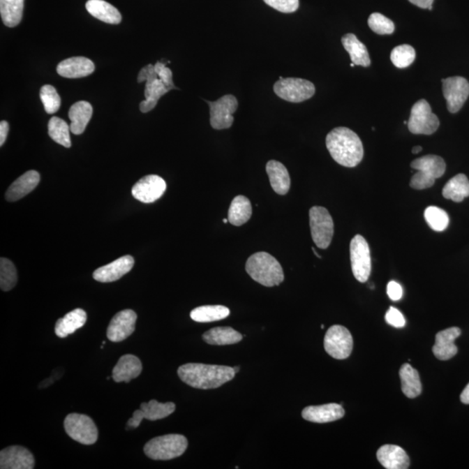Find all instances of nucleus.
<instances>
[{
  "instance_id": "obj_54",
  "label": "nucleus",
  "mask_w": 469,
  "mask_h": 469,
  "mask_svg": "<svg viewBox=\"0 0 469 469\" xmlns=\"http://www.w3.org/2000/svg\"><path fill=\"white\" fill-rule=\"evenodd\" d=\"M321 328L323 329H325V325H322Z\"/></svg>"
},
{
  "instance_id": "obj_6",
  "label": "nucleus",
  "mask_w": 469,
  "mask_h": 469,
  "mask_svg": "<svg viewBox=\"0 0 469 469\" xmlns=\"http://www.w3.org/2000/svg\"><path fill=\"white\" fill-rule=\"evenodd\" d=\"M144 81H147L144 89L145 99L140 103V108L142 112L147 113L152 111L158 105L159 98L172 91V89L159 77L154 66L152 65L144 67L138 74V83Z\"/></svg>"
},
{
  "instance_id": "obj_25",
  "label": "nucleus",
  "mask_w": 469,
  "mask_h": 469,
  "mask_svg": "<svg viewBox=\"0 0 469 469\" xmlns=\"http://www.w3.org/2000/svg\"><path fill=\"white\" fill-rule=\"evenodd\" d=\"M40 181V175L36 170H29L10 184L6 193V198L9 202H16L31 193Z\"/></svg>"
},
{
  "instance_id": "obj_8",
  "label": "nucleus",
  "mask_w": 469,
  "mask_h": 469,
  "mask_svg": "<svg viewBox=\"0 0 469 469\" xmlns=\"http://www.w3.org/2000/svg\"><path fill=\"white\" fill-rule=\"evenodd\" d=\"M310 225L313 241L320 248H327L334 236V222L328 209L314 206L310 209Z\"/></svg>"
},
{
  "instance_id": "obj_9",
  "label": "nucleus",
  "mask_w": 469,
  "mask_h": 469,
  "mask_svg": "<svg viewBox=\"0 0 469 469\" xmlns=\"http://www.w3.org/2000/svg\"><path fill=\"white\" fill-rule=\"evenodd\" d=\"M64 426L70 438L84 445H92L98 440L97 426L88 415L70 414L66 417Z\"/></svg>"
},
{
  "instance_id": "obj_34",
  "label": "nucleus",
  "mask_w": 469,
  "mask_h": 469,
  "mask_svg": "<svg viewBox=\"0 0 469 469\" xmlns=\"http://www.w3.org/2000/svg\"><path fill=\"white\" fill-rule=\"evenodd\" d=\"M443 197L461 202L469 197V181L464 174H458L446 184L442 190Z\"/></svg>"
},
{
  "instance_id": "obj_19",
  "label": "nucleus",
  "mask_w": 469,
  "mask_h": 469,
  "mask_svg": "<svg viewBox=\"0 0 469 469\" xmlns=\"http://www.w3.org/2000/svg\"><path fill=\"white\" fill-rule=\"evenodd\" d=\"M135 260L131 255L117 259L103 267L96 269L94 273V278L100 283H112L126 275L133 268Z\"/></svg>"
},
{
  "instance_id": "obj_28",
  "label": "nucleus",
  "mask_w": 469,
  "mask_h": 469,
  "mask_svg": "<svg viewBox=\"0 0 469 469\" xmlns=\"http://www.w3.org/2000/svg\"><path fill=\"white\" fill-rule=\"evenodd\" d=\"M92 112H94V109H92L90 103L87 101L75 103L69 111L70 131L75 135L83 133L87 124L90 122Z\"/></svg>"
},
{
  "instance_id": "obj_40",
  "label": "nucleus",
  "mask_w": 469,
  "mask_h": 469,
  "mask_svg": "<svg viewBox=\"0 0 469 469\" xmlns=\"http://www.w3.org/2000/svg\"><path fill=\"white\" fill-rule=\"evenodd\" d=\"M17 282V269L9 259H0V287L3 291H9L15 287Z\"/></svg>"
},
{
  "instance_id": "obj_11",
  "label": "nucleus",
  "mask_w": 469,
  "mask_h": 469,
  "mask_svg": "<svg viewBox=\"0 0 469 469\" xmlns=\"http://www.w3.org/2000/svg\"><path fill=\"white\" fill-rule=\"evenodd\" d=\"M350 261L355 279L360 283L367 282L371 273V250L361 234H357L350 241Z\"/></svg>"
},
{
  "instance_id": "obj_15",
  "label": "nucleus",
  "mask_w": 469,
  "mask_h": 469,
  "mask_svg": "<svg viewBox=\"0 0 469 469\" xmlns=\"http://www.w3.org/2000/svg\"><path fill=\"white\" fill-rule=\"evenodd\" d=\"M175 410L176 405L173 403H162L156 400L143 403L140 405V410H135L133 417L127 422V429L140 427L143 419H147L149 421L161 420L174 413Z\"/></svg>"
},
{
  "instance_id": "obj_18",
  "label": "nucleus",
  "mask_w": 469,
  "mask_h": 469,
  "mask_svg": "<svg viewBox=\"0 0 469 469\" xmlns=\"http://www.w3.org/2000/svg\"><path fill=\"white\" fill-rule=\"evenodd\" d=\"M34 466V454L26 447L10 446L0 452L1 469H33Z\"/></svg>"
},
{
  "instance_id": "obj_22",
  "label": "nucleus",
  "mask_w": 469,
  "mask_h": 469,
  "mask_svg": "<svg viewBox=\"0 0 469 469\" xmlns=\"http://www.w3.org/2000/svg\"><path fill=\"white\" fill-rule=\"evenodd\" d=\"M95 70L91 60L84 57H74L63 60L57 68L60 76L67 78H80L91 75Z\"/></svg>"
},
{
  "instance_id": "obj_30",
  "label": "nucleus",
  "mask_w": 469,
  "mask_h": 469,
  "mask_svg": "<svg viewBox=\"0 0 469 469\" xmlns=\"http://www.w3.org/2000/svg\"><path fill=\"white\" fill-rule=\"evenodd\" d=\"M342 43L344 49L349 52L352 63L355 66H361L368 67L371 66V61L367 47L359 40L357 36L353 34H348L342 38Z\"/></svg>"
},
{
  "instance_id": "obj_29",
  "label": "nucleus",
  "mask_w": 469,
  "mask_h": 469,
  "mask_svg": "<svg viewBox=\"0 0 469 469\" xmlns=\"http://www.w3.org/2000/svg\"><path fill=\"white\" fill-rule=\"evenodd\" d=\"M85 7L91 15L103 22L117 24L122 20L119 10L104 0H89Z\"/></svg>"
},
{
  "instance_id": "obj_48",
  "label": "nucleus",
  "mask_w": 469,
  "mask_h": 469,
  "mask_svg": "<svg viewBox=\"0 0 469 469\" xmlns=\"http://www.w3.org/2000/svg\"><path fill=\"white\" fill-rule=\"evenodd\" d=\"M408 1L420 8L432 10L433 0H408Z\"/></svg>"
},
{
  "instance_id": "obj_39",
  "label": "nucleus",
  "mask_w": 469,
  "mask_h": 469,
  "mask_svg": "<svg viewBox=\"0 0 469 469\" xmlns=\"http://www.w3.org/2000/svg\"><path fill=\"white\" fill-rule=\"evenodd\" d=\"M417 57L415 50L410 45L396 46L391 52L390 59L397 68H407L413 64Z\"/></svg>"
},
{
  "instance_id": "obj_33",
  "label": "nucleus",
  "mask_w": 469,
  "mask_h": 469,
  "mask_svg": "<svg viewBox=\"0 0 469 469\" xmlns=\"http://www.w3.org/2000/svg\"><path fill=\"white\" fill-rule=\"evenodd\" d=\"M252 216V205L250 199L244 195H237L230 204L228 220L234 226H241L246 223Z\"/></svg>"
},
{
  "instance_id": "obj_31",
  "label": "nucleus",
  "mask_w": 469,
  "mask_h": 469,
  "mask_svg": "<svg viewBox=\"0 0 469 469\" xmlns=\"http://www.w3.org/2000/svg\"><path fill=\"white\" fill-rule=\"evenodd\" d=\"M202 339L211 345H232L241 342L243 336L232 327H216L205 332Z\"/></svg>"
},
{
  "instance_id": "obj_36",
  "label": "nucleus",
  "mask_w": 469,
  "mask_h": 469,
  "mask_svg": "<svg viewBox=\"0 0 469 469\" xmlns=\"http://www.w3.org/2000/svg\"><path fill=\"white\" fill-rule=\"evenodd\" d=\"M230 310L223 305H205L194 308L191 318L198 322H212L228 318Z\"/></svg>"
},
{
  "instance_id": "obj_43",
  "label": "nucleus",
  "mask_w": 469,
  "mask_h": 469,
  "mask_svg": "<svg viewBox=\"0 0 469 469\" xmlns=\"http://www.w3.org/2000/svg\"><path fill=\"white\" fill-rule=\"evenodd\" d=\"M268 6L283 13H295L299 7V0H264Z\"/></svg>"
},
{
  "instance_id": "obj_46",
  "label": "nucleus",
  "mask_w": 469,
  "mask_h": 469,
  "mask_svg": "<svg viewBox=\"0 0 469 469\" xmlns=\"http://www.w3.org/2000/svg\"><path fill=\"white\" fill-rule=\"evenodd\" d=\"M387 293H388V296L391 300H400L403 295V288H401L399 283L394 282V281H391L388 283V286H387Z\"/></svg>"
},
{
  "instance_id": "obj_51",
  "label": "nucleus",
  "mask_w": 469,
  "mask_h": 469,
  "mask_svg": "<svg viewBox=\"0 0 469 469\" xmlns=\"http://www.w3.org/2000/svg\"><path fill=\"white\" fill-rule=\"evenodd\" d=\"M312 251H313V252H314V253H315V255H316V257H318V258H321V255H320L318 253V252L315 251V248H312Z\"/></svg>"
},
{
  "instance_id": "obj_37",
  "label": "nucleus",
  "mask_w": 469,
  "mask_h": 469,
  "mask_svg": "<svg viewBox=\"0 0 469 469\" xmlns=\"http://www.w3.org/2000/svg\"><path fill=\"white\" fill-rule=\"evenodd\" d=\"M70 128L65 120L58 117H52L48 123V133L52 140L57 144L63 145L64 147H72L70 137Z\"/></svg>"
},
{
  "instance_id": "obj_12",
  "label": "nucleus",
  "mask_w": 469,
  "mask_h": 469,
  "mask_svg": "<svg viewBox=\"0 0 469 469\" xmlns=\"http://www.w3.org/2000/svg\"><path fill=\"white\" fill-rule=\"evenodd\" d=\"M325 349L330 357L337 360H344L353 350V337L345 327H330L325 337Z\"/></svg>"
},
{
  "instance_id": "obj_26",
  "label": "nucleus",
  "mask_w": 469,
  "mask_h": 469,
  "mask_svg": "<svg viewBox=\"0 0 469 469\" xmlns=\"http://www.w3.org/2000/svg\"><path fill=\"white\" fill-rule=\"evenodd\" d=\"M269 182L274 191L278 195H286L290 189L289 172L282 163L271 160L266 165Z\"/></svg>"
},
{
  "instance_id": "obj_21",
  "label": "nucleus",
  "mask_w": 469,
  "mask_h": 469,
  "mask_svg": "<svg viewBox=\"0 0 469 469\" xmlns=\"http://www.w3.org/2000/svg\"><path fill=\"white\" fill-rule=\"evenodd\" d=\"M461 329L457 327L442 330L436 334V344L433 346V353L440 361H447L457 354L458 348L454 344L461 336Z\"/></svg>"
},
{
  "instance_id": "obj_23",
  "label": "nucleus",
  "mask_w": 469,
  "mask_h": 469,
  "mask_svg": "<svg viewBox=\"0 0 469 469\" xmlns=\"http://www.w3.org/2000/svg\"><path fill=\"white\" fill-rule=\"evenodd\" d=\"M379 463L387 469H407L410 460L404 449L396 445H383L376 453Z\"/></svg>"
},
{
  "instance_id": "obj_10",
  "label": "nucleus",
  "mask_w": 469,
  "mask_h": 469,
  "mask_svg": "<svg viewBox=\"0 0 469 469\" xmlns=\"http://www.w3.org/2000/svg\"><path fill=\"white\" fill-rule=\"evenodd\" d=\"M439 126V119L432 112L431 106L428 101L421 99L415 103L411 109L410 120L408 122L410 133L417 135H431L438 130Z\"/></svg>"
},
{
  "instance_id": "obj_45",
  "label": "nucleus",
  "mask_w": 469,
  "mask_h": 469,
  "mask_svg": "<svg viewBox=\"0 0 469 469\" xmlns=\"http://www.w3.org/2000/svg\"><path fill=\"white\" fill-rule=\"evenodd\" d=\"M385 319L386 322L389 325L394 327V328H403L405 326V323H406L403 315L397 308L394 307L389 308L385 315Z\"/></svg>"
},
{
  "instance_id": "obj_27",
  "label": "nucleus",
  "mask_w": 469,
  "mask_h": 469,
  "mask_svg": "<svg viewBox=\"0 0 469 469\" xmlns=\"http://www.w3.org/2000/svg\"><path fill=\"white\" fill-rule=\"evenodd\" d=\"M87 321V314L82 308H76L68 313L56 322L55 334L60 338H66L77 329L82 328Z\"/></svg>"
},
{
  "instance_id": "obj_49",
  "label": "nucleus",
  "mask_w": 469,
  "mask_h": 469,
  "mask_svg": "<svg viewBox=\"0 0 469 469\" xmlns=\"http://www.w3.org/2000/svg\"><path fill=\"white\" fill-rule=\"evenodd\" d=\"M461 401L464 404H469V383L461 394Z\"/></svg>"
},
{
  "instance_id": "obj_7",
  "label": "nucleus",
  "mask_w": 469,
  "mask_h": 469,
  "mask_svg": "<svg viewBox=\"0 0 469 469\" xmlns=\"http://www.w3.org/2000/svg\"><path fill=\"white\" fill-rule=\"evenodd\" d=\"M274 91L279 98L290 103H301L314 96L315 87L311 81L297 77H279L274 84Z\"/></svg>"
},
{
  "instance_id": "obj_32",
  "label": "nucleus",
  "mask_w": 469,
  "mask_h": 469,
  "mask_svg": "<svg viewBox=\"0 0 469 469\" xmlns=\"http://www.w3.org/2000/svg\"><path fill=\"white\" fill-rule=\"evenodd\" d=\"M400 378L401 390L405 396L411 399L420 396L422 386L420 375L417 369L412 367L410 364H403L400 369Z\"/></svg>"
},
{
  "instance_id": "obj_20",
  "label": "nucleus",
  "mask_w": 469,
  "mask_h": 469,
  "mask_svg": "<svg viewBox=\"0 0 469 469\" xmlns=\"http://www.w3.org/2000/svg\"><path fill=\"white\" fill-rule=\"evenodd\" d=\"M345 415V410L342 405L329 403L320 406H310L305 408L302 412V417L304 420L315 422V424H327L342 419Z\"/></svg>"
},
{
  "instance_id": "obj_2",
  "label": "nucleus",
  "mask_w": 469,
  "mask_h": 469,
  "mask_svg": "<svg viewBox=\"0 0 469 469\" xmlns=\"http://www.w3.org/2000/svg\"><path fill=\"white\" fill-rule=\"evenodd\" d=\"M177 374L184 383L193 388L211 389L232 381L236 372L227 366L187 364L180 366Z\"/></svg>"
},
{
  "instance_id": "obj_17",
  "label": "nucleus",
  "mask_w": 469,
  "mask_h": 469,
  "mask_svg": "<svg viewBox=\"0 0 469 469\" xmlns=\"http://www.w3.org/2000/svg\"><path fill=\"white\" fill-rule=\"evenodd\" d=\"M137 318L136 312L131 310L117 313L108 326V339L113 343H119L127 339L136 329Z\"/></svg>"
},
{
  "instance_id": "obj_3",
  "label": "nucleus",
  "mask_w": 469,
  "mask_h": 469,
  "mask_svg": "<svg viewBox=\"0 0 469 469\" xmlns=\"http://www.w3.org/2000/svg\"><path fill=\"white\" fill-rule=\"evenodd\" d=\"M245 269L252 279L265 287L277 286L284 281L282 266L267 252H258L251 255Z\"/></svg>"
},
{
  "instance_id": "obj_24",
  "label": "nucleus",
  "mask_w": 469,
  "mask_h": 469,
  "mask_svg": "<svg viewBox=\"0 0 469 469\" xmlns=\"http://www.w3.org/2000/svg\"><path fill=\"white\" fill-rule=\"evenodd\" d=\"M143 371L140 359L133 355H124L112 371V378L116 382H130L138 378Z\"/></svg>"
},
{
  "instance_id": "obj_41",
  "label": "nucleus",
  "mask_w": 469,
  "mask_h": 469,
  "mask_svg": "<svg viewBox=\"0 0 469 469\" xmlns=\"http://www.w3.org/2000/svg\"><path fill=\"white\" fill-rule=\"evenodd\" d=\"M40 99L45 112L48 114H54L59 111L60 105H61V98H60L58 91L52 85L46 84L41 88Z\"/></svg>"
},
{
  "instance_id": "obj_44",
  "label": "nucleus",
  "mask_w": 469,
  "mask_h": 469,
  "mask_svg": "<svg viewBox=\"0 0 469 469\" xmlns=\"http://www.w3.org/2000/svg\"><path fill=\"white\" fill-rule=\"evenodd\" d=\"M155 70L156 73L158 74V76L161 80L165 82V83L168 85V87L172 89V90H177V87H175V84L173 83L172 80V72L168 67L166 66L165 63L163 62H156L154 66Z\"/></svg>"
},
{
  "instance_id": "obj_50",
  "label": "nucleus",
  "mask_w": 469,
  "mask_h": 469,
  "mask_svg": "<svg viewBox=\"0 0 469 469\" xmlns=\"http://www.w3.org/2000/svg\"><path fill=\"white\" fill-rule=\"evenodd\" d=\"M422 151V147H420V145H417V147H413L412 149V154H420V152Z\"/></svg>"
},
{
  "instance_id": "obj_38",
  "label": "nucleus",
  "mask_w": 469,
  "mask_h": 469,
  "mask_svg": "<svg viewBox=\"0 0 469 469\" xmlns=\"http://www.w3.org/2000/svg\"><path fill=\"white\" fill-rule=\"evenodd\" d=\"M424 218L430 228L436 232H443L449 226V215L444 209L436 206H429L426 209Z\"/></svg>"
},
{
  "instance_id": "obj_47",
  "label": "nucleus",
  "mask_w": 469,
  "mask_h": 469,
  "mask_svg": "<svg viewBox=\"0 0 469 469\" xmlns=\"http://www.w3.org/2000/svg\"><path fill=\"white\" fill-rule=\"evenodd\" d=\"M8 133V123H7L6 121H1V123H0V147H3V144H5Z\"/></svg>"
},
{
  "instance_id": "obj_4",
  "label": "nucleus",
  "mask_w": 469,
  "mask_h": 469,
  "mask_svg": "<svg viewBox=\"0 0 469 469\" xmlns=\"http://www.w3.org/2000/svg\"><path fill=\"white\" fill-rule=\"evenodd\" d=\"M410 166L417 170L410 181V186L415 190L432 187L436 179L442 177L446 170L445 161L436 155H427L415 159Z\"/></svg>"
},
{
  "instance_id": "obj_35",
  "label": "nucleus",
  "mask_w": 469,
  "mask_h": 469,
  "mask_svg": "<svg viewBox=\"0 0 469 469\" xmlns=\"http://www.w3.org/2000/svg\"><path fill=\"white\" fill-rule=\"evenodd\" d=\"M24 0H0V13L3 24L15 27L23 17Z\"/></svg>"
},
{
  "instance_id": "obj_16",
  "label": "nucleus",
  "mask_w": 469,
  "mask_h": 469,
  "mask_svg": "<svg viewBox=\"0 0 469 469\" xmlns=\"http://www.w3.org/2000/svg\"><path fill=\"white\" fill-rule=\"evenodd\" d=\"M166 191L165 181L158 175L142 177L131 190L134 198L144 204L158 200Z\"/></svg>"
},
{
  "instance_id": "obj_53",
  "label": "nucleus",
  "mask_w": 469,
  "mask_h": 469,
  "mask_svg": "<svg viewBox=\"0 0 469 469\" xmlns=\"http://www.w3.org/2000/svg\"><path fill=\"white\" fill-rule=\"evenodd\" d=\"M223 223H228V222H229V220H228V219H226V218H225V219H223Z\"/></svg>"
},
{
  "instance_id": "obj_14",
  "label": "nucleus",
  "mask_w": 469,
  "mask_h": 469,
  "mask_svg": "<svg viewBox=\"0 0 469 469\" xmlns=\"http://www.w3.org/2000/svg\"><path fill=\"white\" fill-rule=\"evenodd\" d=\"M442 91L447 110L456 113L463 108L469 96V83L463 77H451L442 80Z\"/></svg>"
},
{
  "instance_id": "obj_1",
  "label": "nucleus",
  "mask_w": 469,
  "mask_h": 469,
  "mask_svg": "<svg viewBox=\"0 0 469 469\" xmlns=\"http://www.w3.org/2000/svg\"><path fill=\"white\" fill-rule=\"evenodd\" d=\"M326 147L329 154L340 165L353 168L364 158V151L360 137L346 127H337L327 135Z\"/></svg>"
},
{
  "instance_id": "obj_5",
  "label": "nucleus",
  "mask_w": 469,
  "mask_h": 469,
  "mask_svg": "<svg viewBox=\"0 0 469 469\" xmlns=\"http://www.w3.org/2000/svg\"><path fill=\"white\" fill-rule=\"evenodd\" d=\"M188 447V440L182 435H166L155 437L145 444L144 454L155 461H169L182 456Z\"/></svg>"
},
{
  "instance_id": "obj_13",
  "label": "nucleus",
  "mask_w": 469,
  "mask_h": 469,
  "mask_svg": "<svg viewBox=\"0 0 469 469\" xmlns=\"http://www.w3.org/2000/svg\"><path fill=\"white\" fill-rule=\"evenodd\" d=\"M207 102L211 114V126L215 130L229 129L234 122L233 114L238 108V102L233 95H225L218 100Z\"/></svg>"
},
{
  "instance_id": "obj_52",
  "label": "nucleus",
  "mask_w": 469,
  "mask_h": 469,
  "mask_svg": "<svg viewBox=\"0 0 469 469\" xmlns=\"http://www.w3.org/2000/svg\"><path fill=\"white\" fill-rule=\"evenodd\" d=\"M233 368H234V372H236V374H237V373L240 371V367H234Z\"/></svg>"
},
{
  "instance_id": "obj_42",
  "label": "nucleus",
  "mask_w": 469,
  "mask_h": 469,
  "mask_svg": "<svg viewBox=\"0 0 469 469\" xmlns=\"http://www.w3.org/2000/svg\"><path fill=\"white\" fill-rule=\"evenodd\" d=\"M368 24L374 33L380 35L392 34L394 31L393 21L381 13H372L368 17Z\"/></svg>"
}]
</instances>
